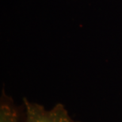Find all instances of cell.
<instances>
[{"label":"cell","instance_id":"obj_2","mask_svg":"<svg viewBox=\"0 0 122 122\" xmlns=\"http://www.w3.org/2000/svg\"><path fill=\"white\" fill-rule=\"evenodd\" d=\"M20 111L11 97L2 90L0 100V122H19Z\"/></svg>","mask_w":122,"mask_h":122},{"label":"cell","instance_id":"obj_1","mask_svg":"<svg viewBox=\"0 0 122 122\" xmlns=\"http://www.w3.org/2000/svg\"><path fill=\"white\" fill-rule=\"evenodd\" d=\"M22 104L24 122H81L73 118L62 103L47 109L24 97Z\"/></svg>","mask_w":122,"mask_h":122}]
</instances>
